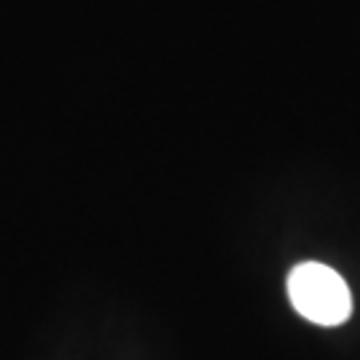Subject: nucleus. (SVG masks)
I'll list each match as a JSON object with an SVG mask.
<instances>
[{
    "label": "nucleus",
    "mask_w": 360,
    "mask_h": 360,
    "mask_svg": "<svg viewBox=\"0 0 360 360\" xmlns=\"http://www.w3.org/2000/svg\"><path fill=\"white\" fill-rule=\"evenodd\" d=\"M288 299L302 318L318 326H342L352 315L345 278L321 262H302L288 272Z\"/></svg>",
    "instance_id": "f257e3e1"
}]
</instances>
